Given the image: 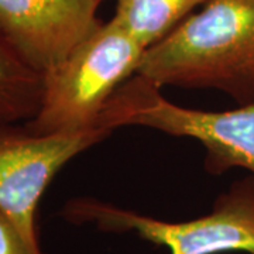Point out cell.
<instances>
[{
  "label": "cell",
  "mask_w": 254,
  "mask_h": 254,
  "mask_svg": "<svg viewBox=\"0 0 254 254\" xmlns=\"http://www.w3.org/2000/svg\"><path fill=\"white\" fill-rule=\"evenodd\" d=\"M137 75L161 88H212L254 102V0H206L143 54Z\"/></svg>",
  "instance_id": "cell-1"
},
{
  "label": "cell",
  "mask_w": 254,
  "mask_h": 254,
  "mask_svg": "<svg viewBox=\"0 0 254 254\" xmlns=\"http://www.w3.org/2000/svg\"><path fill=\"white\" fill-rule=\"evenodd\" d=\"M144 48L112 17L43 73L37 115L24 123L34 134L78 133L98 127L113 93L136 75Z\"/></svg>",
  "instance_id": "cell-2"
},
{
  "label": "cell",
  "mask_w": 254,
  "mask_h": 254,
  "mask_svg": "<svg viewBox=\"0 0 254 254\" xmlns=\"http://www.w3.org/2000/svg\"><path fill=\"white\" fill-rule=\"evenodd\" d=\"M96 126L110 133L123 126H144L190 137L206 148L210 173L237 167L254 177V102L226 112L188 109L165 99L158 86L136 73L113 93Z\"/></svg>",
  "instance_id": "cell-3"
},
{
  "label": "cell",
  "mask_w": 254,
  "mask_h": 254,
  "mask_svg": "<svg viewBox=\"0 0 254 254\" xmlns=\"http://www.w3.org/2000/svg\"><path fill=\"white\" fill-rule=\"evenodd\" d=\"M61 216L105 232H134L170 254H254V177L220 195L208 215L185 222H165L93 198L68 200Z\"/></svg>",
  "instance_id": "cell-4"
},
{
  "label": "cell",
  "mask_w": 254,
  "mask_h": 254,
  "mask_svg": "<svg viewBox=\"0 0 254 254\" xmlns=\"http://www.w3.org/2000/svg\"><path fill=\"white\" fill-rule=\"evenodd\" d=\"M110 134L103 127L64 134H34L24 123H0V209L27 245L43 254L37 210L48 185L65 164Z\"/></svg>",
  "instance_id": "cell-5"
},
{
  "label": "cell",
  "mask_w": 254,
  "mask_h": 254,
  "mask_svg": "<svg viewBox=\"0 0 254 254\" xmlns=\"http://www.w3.org/2000/svg\"><path fill=\"white\" fill-rule=\"evenodd\" d=\"M100 0H0V34L40 73L100 27Z\"/></svg>",
  "instance_id": "cell-6"
},
{
  "label": "cell",
  "mask_w": 254,
  "mask_h": 254,
  "mask_svg": "<svg viewBox=\"0 0 254 254\" xmlns=\"http://www.w3.org/2000/svg\"><path fill=\"white\" fill-rule=\"evenodd\" d=\"M43 98V73L33 69L0 34V123H26Z\"/></svg>",
  "instance_id": "cell-7"
},
{
  "label": "cell",
  "mask_w": 254,
  "mask_h": 254,
  "mask_svg": "<svg viewBox=\"0 0 254 254\" xmlns=\"http://www.w3.org/2000/svg\"><path fill=\"white\" fill-rule=\"evenodd\" d=\"M206 0H116L113 18L144 50L173 33Z\"/></svg>",
  "instance_id": "cell-8"
},
{
  "label": "cell",
  "mask_w": 254,
  "mask_h": 254,
  "mask_svg": "<svg viewBox=\"0 0 254 254\" xmlns=\"http://www.w3.org/2000/svg\"><path fill=\"white\" fill-rule=\"evenodd\" d=\"M0 254H37L27 245L14 222L0 209Z\"/></svg>",
  "instance_id": "cell-9"
}]
</instances>
